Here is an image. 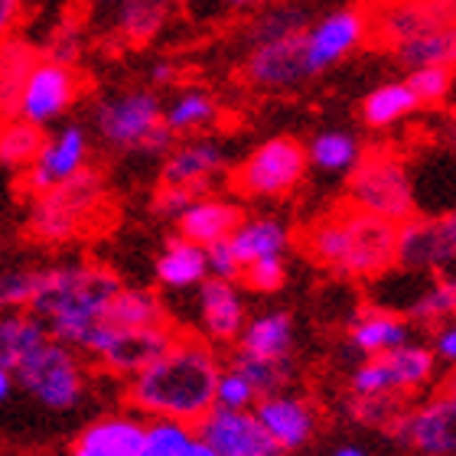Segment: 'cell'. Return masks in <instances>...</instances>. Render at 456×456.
Here are the masks:
<instances>
[{
	"label": "cell",
	"mask_w": 456,
	"mask_h": 456,
	"mask_svg": "<svg viewBox=\"0 0 456 456\" xmlns=\"http://www.w3.org/2000/svg\"><path fill=\"white\" fill-rule=\"evenodd\" d=\"M219 371L222 362L212 342L176 336L151 365L134 371L127 401L134 411L151 418H176L196 424L216 404Z\"/></svg>",
	"instance_id": "cell-1"
},
{
	"label": "cell",
	"mask_w": 456,
	"mask_h": 456,
	"mask_svg": "<svg viewBox=\"0 0 456 456\" xmlns=\"http://www.w3.org/2000/svg\"><path fill=\"white\" fill-rule=\"evenodd\" d=\"M118 290H121L118 274L102 265H86V261L53 265L43 267V281L29 310L46 323L53 339L82 352L86 339L105 320L108 304Z\"/></svg>",
	"instance_id": "cell-2"
},
{
	"label": "cell",
	"mask_w": 456,
	"mask_h": 456,
	"mask_svg": "<svg viewBox=\"0 0 456 456\" xmlns=\"http://www.w3.org/2000/svg\"><path fill=\"white\" fill-rule=\"evenodd\" d=\"M306 255L346 281H371L395 267L398 225L346 206L306 228Z\"/></svg>",
	"instance_id": "cell-3"
},
{
	"label": "cell",
	"mask_w": 456,
	"mask_h": 456,
	"mask_svg": "<svg viewBox=\"0 0 456 456\" xmlns=\"http://www.w3.org/2000/svg\"><path fill=\"white\" fill-rule=\"evenodd\" d=\"M95 137L114 153L167 157L176 134L163 124V102L153 88L111 92L92 108Z\"/></svg>",
	"instance_id": "cell-4"
},
{
	"label": "cell",
	"mask_w": 456,
	"mask_h": 456,
	"mask_svg": "<svg viewBox=\"0 0 456 456\" xmlns=\"http://www.w3.org/2000/svg\"><path fill=\"white\" fill-rule=\"evenodd\" d=\"M102 206H105V176L86 167L72 180L33 196L27 232L43 245H66L86 232Z\"/></svg>",
	"instance_id": "cell-5"
},
{
	"label": "cell",
	"mask_w": 456,
	"mask_h": 456,
	"mask_svg": "<svg viewBox=\"0 0 456 456\" xmlns=\"http://www.w3.org/2000/svg\"><path fill=\"white\" fill-rule=\"evenodd\" d=\"M346 192H349V206L395 225L414 219V209H418L408 163L391 151L362 153V160L349 173Z\"/></svg>",
	"instance_id": "cell-6"
},
{
	"label": "cell",
	"mask_w": 456,
	"mask_h": 456,
	"mask_svg": "<svg viewBox=\"0 0 456 456\" xmlns=\"http://www.w3.org/2000/svg\"><path fill=\"white\" fill-rule=\"evenodd\" d=\"M17 388H23L33 401L49 411H72L86 398V369L78 349L49 336L39 342L17 369Z\"/></svg>",
	"instance_id": "cell-7"
},
{
	"label": "cell",
	"mask_w": 456,
	"mask_h": 456,
	"mask_svg": "<svg viewBox=\"0 0 456 456\" xmlns=\"http://www.w3.org/2000/svg\"><path fill=\"white\" fill-rule=\"evenodd\" d=\"M437 365L430 346L408 339L381 355L362 359L349 375V395H391L408 401L437 379Z\"/></svg>",
	"instance_id": "cell-8"
},
{
	"label": "cell",
	"mask_w": 456,
	"mask_h": 456,
	"mask_svg": "<svg viewBox=\"0 0 456 456\" xmlns=\"http://www.w3.org/2000/svg\"><path fill=\"white\" fill-rule=\"evenodd\" d=\"M388 437L418 456H456V365L430 398L401 411Z\"/></svg>",
	"instance_id": "cell-9"
},
{
	"label": "cell",
	"mask_w": 456,
	"mask_h": 456,
	"mask_svg": "<svg viewBox=\"0 0 456 456\" xmlns=\"http://www.w3.org/2000/svg\"><path fill=\"white\" fill-rule=\"evenodd\" d=\"M306 147L290 134L267 137L238 163L235 190L245 200H284L306 176Z\"/></svg>",
	"instance_id": "cell-10"
},
{
	"label": "cell",
	"mask_w": 456,
	"mask_h": 456,
	"mask_svg": "<svg viewBox=\"0 0 456 456\" xmlns=\"http://www.w3.org/2000/svg\"><path fill=\"white\" fill-rule=\"evenodd\" d=\"M176 339V333L170 330V323L151 326V330H121V326L102 323L95 326V333L88 336L82 352L108 369L111 375H127L141 371L143 365H151L170 342Z\"/></svg>",
	"instance_id": "cell-11"
},
{
	"label": "cell",
	"mask_w": 456,
	"mask_h": 456,
	"mask_svg": "<svg viewBox=\"0 0 456 456\" xmlns=\"http://www.w3.org/2000/svg\"><path fill=\"white\" fill-rule=\"evenodd\" d=\"M369 37V13L355 7H339L333 13H323L320 20H310L300 33L304 43V66L306 76H323L342 59L352 56Z\"/></svg>",
	"instance_id": "cell-12"
},
{
	"label": "cell",
	"mask_w": 456,
	"mask_h": 456,
	"mask_svg": "<svg viewBox=\"0 0 456 456\" xmlns=\"http://www.w3.org/2000/svg\"><path fill=\"white\" fill-rule=\"evenodd\" d=\"M78 92H82V82H78L76 66H62L56 59L39 56V62L23 82V92H20L17 118L37 124V127H49L76 108Z\"/></svg>",
	"instance_id": "cell-13"
},
{
	"label": "cell",
	"mask_w": 456,
	"mask_h": 456,
	"mask_svg": "<svg viewBox=\"0 0 456 456\" xmlns=\"http://www.w3.org/2000/svg\"><path fill=\"white\" fill-rule=\"evenodd\" d=\"M88 157H92V134H88L86 124H59L56 131L46 134L37 160L23 170V186L33 196L53 190V186L72 180L76 173L86 170Z\"/></svg>",
	"instance_id": "cell-14"
},
{
	"label": "cell",
	"mask_w": 456,
	"mask_h": 456,
	"mask_svg": "<svg viewBox=\"0 0 456 456\" xmlns=\"http://www.w3.org/2000/svg\"><path fill=\"white\" fill-rule=\"evenodd\" d=\"M395 265L404 271H444L456 265V212L398 225Z\"/></svg>",
	"instance_id": "cell-15"
},
{
	"label": "cell",
	"mask_w": 456,
	"mask_h": 456,
	"mask_svg": "<svg viewBox=\"0 0 456 456\" xmlns=\"http://www.w3.org/2000/svg\"><path fill=\"white\" fill-rule=\"evenodd\" d=\"M196 437L209 444L222 456H284L274 440L267 437L255 411H235L212 404L196 424Z\"/></svg>",
	"instance_id": "cell-16"
},
{
	"label": "cell",
	"mask_w": 456,
	"mask_h": 456,
	"mask_svg": "<svg viewBox=\"0 0 456 456\" xmlns=\"http://www.w3.org/2000/svg\"><path fill=\"white\" fill-rule=\"evenodd\" d=\"M251 411L261 420V428L267 430V437L281 447V453L304 450L320 430V411H316L314 401L287 388L261 395Z\"/></svg>",
	"instance_id": "cell-17"
},
{
	"label": "cell",
	"mask_w": 456,
	"mask_h": 456,
	"mask_svg": "<svg viewBox=\"0 0 456 456\" xmlns=\"http://www.w3.org/2000/svg\"><path fill=\"white\" fill-rule=\"evenodd\" d=\"M245 78H248V86L261 88V92H290V88H297L304 78H310L304 66V43H300V33L248 46Z\"/></svg>",
	"instance_id": "cell-18"
},
{
	"label": "cell",
	"mask_w": 456,
	"mask_h": 456,
	"mask_svg": "<svg viewBox=\"0 0 456 456\" xmlns=\"http://www.w3.org/2000/svg\"><path fill=\"white\" fill-rule=\"evenodd\" d=\"M225 170H228L225 143L216 141V137H192V141L173 143L170 153L163 157L160 176L167 186H183V190L202 196Z\"/></svg>",
	"instance_id": "cell-19"
},
{
	"label": "cell",
	"mask_w": 456,
	"mask_h": 456,
	"mask_svg": "<svg viewBox=\"0 0 456 456\" xmlns=\"http://www.w3.org/2000/svg\"><path fill=\"white\" fill-rule=\"evenodd\" d=\"M196 310H200L202 339L212 346H228L248 323L245 297L238 290V281H222V277H206L196 287Z\"/></svg>",
	"instance_id": "cell-20"
},
{
	"label": "cell",
	"mask_w": 456,
	"mask_h": 456,
	"mask_svg": "<svg viewBox=\"0 0 456 456\" xmlns=\"http://www.w3.org/2000/svg\"><path fill=\"white\" fill-rule=\"evenodd\" d=\"M371 20H375V37L385 46H398L401 39L418 37L424 29L453 23L456 0H385Z\"/></svg>",
	"instance_id": "cell-21"
},
{
	"label": "cell",
	"mask_w": 456,
	"mask_h": 456,
	"mask_svg": "<svg viewBox=\"0 0 456 456\" xmlns=\"http://www.w3.org/2000/svg\"><path fill=\"white\" fill-rule=\"evenodd\" d=\"M72 456H157L147 437V420L111 414L92 420L72 444Z\"/></svg>",
	"instance_id": "cell-22"
},
{
	"label": "cell",
	"mask_w": 456,
	"mask_h": 456,
	"mask_svg": "<svg viewBox=\"0 0 456 456\" xmlns=\"http://www.w3.org/2000/svg\"><path fill=\"white\" fill-rule=\"evenodd\" d=\"M346 339H349V349L359 355V359H371V355H381V352L395 349L401 342L411 339V320L408 316L395 314L388 306H365L349 320V330H346Z\"/></svg>",
	"instance_id": "cell-23"
},
{
	"label": "cell",
	"mask_w": 456,
	"mask_h": 456,
	"mask_svg": "<svg viewBox=\"0 0 456 456\" xmlns=\"http://www.w3.org/2000/svg\"><path fill=\"white\" fill-rule=\"evenodd\" d=\"M290 352H294V320L284 310L248 316L245 330L235 339V355H245V359L294 362Z\"/></svg>",
	"instance_id": "cell-24"
},
{
	"label": "cell",
	"mask_w": 456,
	"mask_h": 456,
	"mask_svg": "<svg viewBox=\"0 0 456 456\" xmlns=\"http://www.w3.org/2000/svg\"><path fill=\"white\" fill-rule=\"evenodd\" d=\"M245 219L241 206L232 200H222V196H196V200L186 206L180 219H176V228H180L183 238L190 241H200V245H212V241H222L235 232L238 222Z\"/></svg>",
	"instance_id": "cell-25"
},
{
	"label": "cell",
	"mask_w": 456,
	"mask_h": 456,
	"mask_svg": "<svg viewBox=\"0 0 456 456\" xmlns=\"http://www.w3.org/2000/svg\"><path fill=\"white\" fill-rule=\"evenodd\" d=\"M157 284L167 290H196L209 277V261H206V245L190 241V238H170L153 265Z\"/></svg>",
	"instance_id": "cell-26"
},
{
	"label": "cell",
	"mask_w": 456,
	"mask_h": 456,
	"mask_svg": "<svg viewBox=\"0 0 456 456\" xmlns=\"http://www.w3.org/2000/svg\"><path fill=\"white\" fill-rule=\"evenodd\" d=\"M290 225L277 216H251L241 219L235 225V232L228 235V245L235 251V257L241 261V267L257 261V257H274L290 251Z\"/></svg>",
	"instance_id": "cell-27"
},
{
	"label": "cell",
	"mask_w": 456,
	"mask_h": 456,
	"mask_svg": "<svg viewBox=\"0 0 456 456\" xmlns=\"http://www.w3.org/2000/svg\"><path fill=\"white\" fill-rule=\"evenodd\" d=\"M362 141L346 127H323L306 141V167L323 176H349L362 160Z\"/></svg>",
	"instance_id": "cell-28"
},
{
	"label": "cell",
	"mask_w": 456,
	"mask_h": 456,
	"mask_svg": "<svg viewBox=\"0 0 456 456\" xmlns=\"http://www.w3.org/2000/svg\"><path fill=\"white\" fill-rule=\"evenodd\" d=\"M43 49H37L23 37H7L0 43V121L4 118H17L20 92L23 82L39 62Z\"/></svg>",
	"instance_id": "cell-29"
},
{
	"label": "cell",
	"mask_w": 456,
	"mask_h": 456,
	"mask_svg": "<svg viewBox=\"0 0 456 456\" xmlns=\"http://www.w3.org/2000/svg\"><path fill=\"white\" fill-rule=\"evenodd\" d=\"M46 339V323L33 310H4L0 314V365L17 369L20 362Z\"/></svg>",
	"instance_id": "cell-30"
},
{
	"label": "cell",
	"mask_w": 456,
	"mask_h": 456,
	"mask_svg": "<svg viewBox=\"0 0 456 456\" xmlns=\"http://www.w3.org/2000/svg\"><path fill=\"white\" fill-rule=\"evenodd\" d=\"M105 323L121 326V330H151V326L167 323V310H163V300L153 290L121 284V290L108 304Z\"/></svg>",
	"instance_id": "cell-31"
},
{
	"label": "cell",
	"mask_w": 456,
	"mask_h": 456,
	"mask_svg": "<svg viewBox=\"0 0 456 456\" xmlns=\"http://www.w3.org/2000/svg\"><path fill=\"white\" fill-rule=\"evenodd\" d=\"M219 121V102L206 88H183L180 95L163 105V124L176 137L209 131Z\"/></svg>",
	"instance_id": "cell-32"
},
{
	"label": "cell",
	"mask_w": 456,
	"mask_h": 456,
	"mask_svg": "<svg viewBox=\"0 0 456 456\" xmlns=\"http://www.w3.org/2000/svg\"><path fill=\"white\" fill-rule=\"evenodd\" d=\"M418 108L420 102L414 98L404 78L401 82H381L379 88H371L369 95L362 98V121L375 131H385V127H395L404 118H411Z\"/></svg>",
	"instance_id": "cell-33"
},
{
	"label": "cell",
	"mask_w": 456,
	"mask_h": 456,
	"mask_svg": "<svg viewBox=\"0 0 456 456\" xmlns=\"http://www.w3.org/2000/svg\"><path fill=\"white\" fill-rule=\"evenodd\" d=\"M306 23H310V13L300 0H271L248 23L245 43L255 46V43H267V39L294 37V33H304Z\"/></svg>",
	"instance_id": "cell-34"
},
{
	"label": "cell",
	"mask_w": 456,
	"mask_h": 456,
	"mask_svg": "<svg viewBox=\"0 0 456 456\" xmlns=\"http://www.w3.org/2000/svg\"><path fill=\"white\" fill-rule=\"evenodd\" d=\"M456 316V274H444L430 281L408 300V320L420 330H437Z\"/></svg>",
	"instance_id": "cell-35"
},
{
	"label": "cell",
	"mask_w": 456,
	"mask_h": 456,
	"mask_svg": "<svg viewBox=\"0 0 456 456\" xmlns=\"http://www.w3.org/2000/svg\"><path fill=\"white\" fill-rule=\"evenodd\" d=\"M167 20H170V0H127L118 7L114 29L124 43L143 46L167 27Z\"/></svg>",
	"instance_id": "cell-36"
},
{
	"label": "cell",
	"mask_w": 456,
	"mask_h": 456,
	"mask_svg": "<svg viewBox=\"0 0 456 456\" xmlns=\"http://www.w3.org/2000/svg\"><path fill=\"white\" fill-rule=\"evenodd\" d=\"M43 141H46V127H37L23 118H4L0 121V167L23 173L37 160Z\"/></svg>",
	"instance_id": "cell-37"
},
{
	"label": "cell",
	"mask_w": 456,
	"mask_h": 456,
	"mask_svg": "<svg viewBox=\"0 0 456 456\" xmlns=\"http://www.w3.org/2000/svg\"><path fill=\"white\" fill-rule=\"evenodd\" d=\"M404 408H408V401L391 398V395H349L346 401V414L362 428L375 430H388Z\"/></svg>",
	"instance_id": "cell-38"
},
{
	"label": "cell",
	"mask_w": 456,
	"mask_h": 456,
	"mask_svg": "<svg viewBox=\"0 0 456 456\" xmlns=\"http://www.w3.org/2000/svg\"><path fill=\"white\" fill-rule=\"evenodd\" d=\"M43 267H7L0 271V314L4 310H29L37 300Z\"/></svg>",
	"instance_id": "cell-39"
},
{
	"label": "cell",
	"mask_w": 456,
	"mask_h": 456,
	"mask_svg": "<svg viewBox=\"0 0 456 456\" xmlns=\"http://www.w3.org/2000/svg\"><path fill=\"white\" fill-rule=\"evenodd\" d=\"M408 88L420 105H440L453 92V69L450 66H418L408 69Z\"/></svg>",
	"instance_id": "cell-40"
},
{
	"label": "cell",
	"mask_w": 456,
	"mask_h": 456,
	"mask_svg": "<svg viewBox=\"0 0 456 456\" xmlns=\"http://www.w3.org/2000/svg\"><path fill=\"white\" fill-rule=\"evenodd\" d=\"M261 398V391L255 388V381L248 379L238 365H228L219 371L216 381V404L219 408H235V411H251Z\"/></svg>",
	"instance_id": "cell-41"
},
{
	"label": "cell",
	"mask_w": 456,
	"mask_h": 456,
	"mask_svg": "<svg viewBox=\"0 0 456 456\" xmlns=\"http://www.w3.org/2000/svg\"><path fill=\"white\" fill-rule=\"evenodd\" d=\"M147 437H151V447L157 456H180L196 440V428L176 418H151Z\"/></svg>",
	"instance_id": "cell-42"
},
{
	"label": "cell",
	"mask_w": 456,
	"mask_h": 456,
	"mask_svg": "<svg viewBox=\"0 0 456 456\" xmlns=\"http://www.w3.org/2000/svg\"><path fill=\"white\" fill-rule=\"evenodd\" d=\"M238 281H241L248 290H255V294H277V290L287 284V255L257 257V261L241 267V277H238Z\"/></svg>",
	"instance_id": "cell-43"
},
{
	"label": "cell",
	"mask_w": 456,
	"mask_h": 456,
	"mask_svg": "<svg viewBox=\"0 0 456 456\" xmlns=\"http://www.w3.org/2000/svg\"><path fill=\"white\" fill-rule=\"evenodd\" d=\"M238 369L245 371L248 379L255 381V388L261 395H271V391L287 388V381L294 375V362H267V359H245V355H235Z\"/></svg>",
	"instance_id": "cell-44"
},
{
	"label": "cell",
	"mask_w": 456,
	"mask_h": 456,
	"mask_svg": "<svg viewBox=\"0 0 456 456\" xmlns=\"http://www.w3.org/2000/svg\"><path fill=\"white\" fill-rule=\"evenodd\" d=\"M82 49H86V29L78 20H62L46 39V49H43V56L46 59H56L62 66H76L78 59H82Z\"/></svg>",
	"instance_id": "cell-45"
},
{
	"label": "cell",
	"mask_w": 456,
	"mask_h": 456,
	"mask_svg": "<svg viewBox=\"0 0 456 456\" xmlns=\"http://www.w3.org/2000/svg\"><path fill=\"white\" fill-rule=\"evenodd\" d=\"M206 261H209V277H222V281H238L241 277V261L235 257L228 238L206 245Z\"/></svg>",
	"instance_id": "cell-46"
},
{
	"label": "cell",
	"mask_w": 456,
	"mask_h": 456,
	"mask_svg": "<svg viewBox=\"0 0 456 456\" xmlns=\"http://www.w3.org/2000/svg\"><path fill=\"white\" fill-rule=\"evenodd\" d=\"M192 200H196V192L183 190V186H167V183H163V190L153 196V212L167 222H176Z\"/></svg>",
	"instance_id": "cell-47"
},
{
	"label": "cell",
	"mask_w": 456,
	"mask_h": 456,
	"mask_svg": "<svg viewBox=\"0 0 456 456\" xmlns=\"http://www.w3.org/2000/svg\"><path fill=\"white\" fill-rule=\"evenodd\" d=\"M430 349L437 355L440 365H456V316L447 320V323H440L437 330H430Z\"/></svg>",
	"instance_id": "cell-48"
},
{
	"label": "cell",
	"mask_w": 456,
	"mask_h": 456,
	"mask_svg": "<svg viewBox=\"0 0 456 456\" xmlns=\"http://www.w3.org/2000/svg\"><path fill=\"white\" fill-rule=\"evenodd\" d=\"M20 17H23V0H0V43L13 37Z\"/></svg>",
	"instance_id": "cell-49"
},
{
	"label": "cell",
	"mask_w": 456,
	"mask_h": 456,
	"mask_svg": "<svg viewBox=\"0 0 456 456\" xmlns=\"http://www.w3.org/2000/svg\"><path fill=\"white\" fill-rule=\"evenodd\" d=\"M147 76H151V86H157V88L173 86V82H176V62H170V59H153Z\"/></svg>",
	"instance_id": "cell-50"
},
{
	"label": "cell",
	"mask_w": 456,
	"mask_h": 456,
	"mask_svg": "<svg viewBox=\"0 0 456 456\" xmlns=\"http://www.w3.org/2000/svg\"><path fill=\"white\" fill-rule=\"evenodd\" d=\"M17 391V375H13V369H7V365H0V404L10 398Z\"/></svg>",
	"instance_id": "cell-51"
},
{
	"label": "cell",
	"mask_w": 456,
	"mask_h": 456,
	"mask_svg": "<svg viewBox=\"0 0 456 456\" xmlns=\"http://www.w3.org/2000/svg\"><path fill=\"white\" fill-rule=\"evenodd\" d=\"M180 456H222V453H216V450H212L209 444H202V440L196 437V440H192V444H190V447L183 450Z\"/></svg>",
	"instance_id": "cell-52"
},
{
	"label": "cell",
	"mask_w": 456,
	"mask_h": 456,
	"mask_svg": "<svg viewBox=\"0 0 456 456\" xmlns=\"http://www.w3.org/2000/svg\"><path fill=\"white\" fill-rule=\"evenodd\" d=\"M333 456H371V453L365 447H359V444H339L333 450Z\"/></svg>",
	"instance_id": "cell-53"
},
{
	"label": "cell",
	"mask_w": 456,
	"mask_h": 456,
	"mask_svg": "<svg viewBox=\"0 0 456 456\" xmlns=\"http://www.w3.org/2000/svg\"><path fill=\"white\" fill-rule=\"evenodd\" d=\"M228 7L235 10H255V7H265V4H271V0H225Z\"/></svg>",
	"instance_id": "cell-54"
},
{
	"label": "cell",
	"mask_w": 456,
	"mask_h": 456,
	"mask_svg": "<svg viewBox=\"0 0 456 456\" xmlns=\"http://www.w3.org/2000/svg\"><path fill=\"white\" fill-rule=\"evenodd\" d=\"M450 49H453V69H456V20L450 23Z\"/></svg>",
	"instance_id": "cell-55"
},
{
	"label": "cell",
	"mask_w": 456,
	"mask_h": 456,
	"mask_svg": "<svg viewBox=\"0 0 456 456\" xmlns=\"http://www.w3.org/2000/svg\"><path fill=\"white\" fill-rule=\"evenodd\" d=\"M450 134H453V141H456V105H453V111H450Z\"/></svg>",
	"instance_id": "cell-56"
},
{
	"label": "cell",
	"mask_w": 456,
	"mask_h": 456,
	"mask_svg": "<svg viewBox=\"0 0 456 456\" xmlns=\"http://www.w3.org/2000/svg\"><path fill=\"white\" fill-rule=\"evenodd\" d=\"M105 4H114V7H121V4H127V0H105Z\"/></svg>",
	"instance_id": "cell-57"
}]
</instances>
